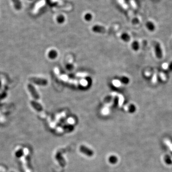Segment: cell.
Listing matches in <instances>:
<instances>
[{"mask_svg":"<svg viewBox=\"0 0 172 172\" xmlns=\"http://www.w3.org/2000/svg\"><path fill=\"white\" fill-rule=\"evenodd\" d=\"M138 22H139V20H138V19H137V18H134V19H133V21H132V23H133V24H138Z\"/></svg>","mask_w":172,"mask_h":172,"instance_id":"obj_16","label":"cell"},{"mask_svg":"<svg viewBox=\"0 0 172 172\" xmlns=\"http://www.w3.org/2000/svg\"><path fill=\"white\" fill-rule=\"evenodd\" d=\"M27 88L28 90L31 94L32 97L35 100H39L40 98V96L38 92L37 91L36 89L34 87V86L31 84H28L27 85Z\"/></svg>","mask_w":172,"mask_h":172,"instance_id":"obj_2","label":"cell"},{"mask_svg":"<svg viewBox=\"0 0 172 172\" xmlns=\"http://www.w3.org/2000/svg\"><path fill=\"white\" fill-rule=\"evenodd\" d=\"M13 4L14 7L16 10H20L22 8V5L20 0H12Z\"/></svg>","mask_w":172,"mask_h":172,"instance_id":"obj_5","label":"cell"},{"mask_svg":"<svg viewBox=\"0 0 172 172\" xmlns=\"http://www.w3.org/2000/svg\"><path fill=\"white\" fill-rule=\"evenodd\" d=\"M48 57L51 59L55 58L57 56V53L55 50H51L48 54Z\"/></svg>","mask_w":172,"mask_h":172,"instance_id":"obj_8","label":"cell"},{"mask_svg":"<svg viewBox=\"0 0 172 172\" xmlns=\"http://www.w3.org/2000/svg\"><path fill=\"white\" fill-rule=\"evenodd\" d=\"M121 38L125 41H128L130 39V37L127 34H123L121 36Z\"/></svg>","mask_w":172,"mask_h":172,"instance_id":"obj_11","label":"cell"},{"mask_svg":"<svg viewBox=\"0 0 172 172\" xmlns=\"http://www.w3.org/2000/svg\"><path fill=\"white\" fill-rule=\"evenodd\" d=\"M56 21L58 23H60V24L62 23L65 21V18L63 15H60L56 18Z\"/></svg>","mask_w":172,"mask_h":172,"instance_id":"obj_10","label":"cell"},{"mask_svg":"<svg viewBox=\"0 0 172 172\" xmlns=\"http://www.w3.org/2000/svg\"><path fill=\"white\" fill-rule=\"evenodd\" d=\"M129 79H128L127 77H124L122 79V81L125 83H127L129 82Z\"/></svg>","mask_w":172,"mask_h":172,"instance_id":"obj_15","label":"cell"},{"mask_svg":"<svg viewBox=\"0 0 172 172\" xmlns=\"http://www.w3.org/2000/svg\"><path fill=\"white\" fill-rule=\"evenodd\" d=\"M1 81H0V88H1Z\"/></svg>","mask_w":172,"mask_h":172,"instance_id":"obj_17","label":"cell"},{"mask_svg":"<svg viewBox=\"0 0 172 172\" xmlns=\"http://www.w3.org/2000/svg\"><path fill=\"white\" fill-rule=\"evenodd\" d=\"M154 51L157 58L161 59L163 57V51L159 43L157 42L154 44Z\"/></svg>","mask_w":172,"mask_h":172,"instance_id":"obj_3","label":"cell"},{"mask_svg":"<svg viewBox=\"0 0 172 172\" xmlns=\"http://www.w3.org/2000/svg\"><path fill=\"white\" fill-rule=\"evenodd\" d=\"M146 26L148 30L151 32L154 31L155 29V25L153 24V23L151 21H149L146 23Z\"/></svg>","mask_w":172,"mask_h":172,"instance_id":"obj_6","label":"cell"},{"mask_svg":"<svg viewBox=\"0 0 172 172\" xmlns=\"http://www.w3.org/2000/svg\"><path fill=\"white\" fill-rule=\"evenodd\" d=\"M29 80L34 84L40 86H46L48 84V81L44 79L39 77H32L29 79Z\"/></svg>","mask_w":172,"mask_h":172,"instance_id":"obj_1","label":"cell"},{"mask_svg":"<svg viewBox=\"0 0 172 172\" xmlns=\"http://www.w3.org/2000/svg\"><path fill=\"white\" fill-rule=\"evenodd\" d=\"M127 1H129V0H127Z\"/></svg>","mask_w":172,"mask_h":172,"instance_id":"obj_19","label":"cell"},{"mask_svg":"<svg viewBox=\"0 0 172 172\" xmlns=\"http://www.w3.org/2000/svg\"><path fill=\"white\" fill-rule=\"evenodd\" d=\"M130 111L131 112H134L135 111V107L133 105H131L130 107Z\"/></svg>","mask_w":172,"mask_h":172,"instance_id":"obj_13","label":"cell"},{"mask_svg":"<svg viewBox=\"0 0 172 172\" xmlns=\"http://www.w3.org/2000/svg\"><path fill=\"white\" fill-rule=\"evenodd\" d=\"M92 18V15L90 13H89L86 14L85 15V20H86V21H89L91 20Z\"/></svg>","mask_w":172,"mask_h":172,"instance_id":"obj_12","label":"cell"},{"mask_svg":"<svg viewBox=\"0 0 172 172\" xmlns=\"http://www.w3.org/2000/svg\"><path fill=\"white\" fill-rule=\"evenodd\" d=\"M132 48L134 50L137 51L139 48V44L137 41H134L132 44Z\"/></svg>","mask_w":172,"mask_h":172,"instance_id":"obj_9","label":"cell"},{"mask_svg":"<svg viewBox=\"0 0 172 172\" xmlns=\"http://www.w3.org/2000/svg\"><path fill=\"white\" fill-rule=\"evenodd\" d=\"M169 72H172V61H171L170 64L168 65V68H167Z\"/></svg>","mask_w":172,"mask_h":172,"instance_id":"obj_14","label":"cell"},{"mask_svg":"<svg viewBox=\"0 0 172 172\" xmlns=\"http://www.w3.org/2000/svg\"><path fill=\"white\" fill-rule=\"evenodd\" d=\"M30 104L32 105V107L35 108L36 110L38 112H40L42 110H43L42 107L39 103L37 102L36 101H31L30 102Z\"/></svg>","mask_w":172,"mask_h":172,"instance_id":"obj_4","label":"cell"},{"mask_svg":"<svg viewBox=\"0 0 172 172\" xmlns=\"http://www.w3.org/2000/svg\"><path fill=\"white\" fill-rule=\"evenodd\" d=\"M92 29L94 32H99V33H104L106 31L105 29L103 27L101 26H98V25L94 26L92 28Z\"/></svg>","mask_w":172,"mask_h":172,"instance_id":"obj_7","label":"cell"},{"mask_svg":"<svg viewBox=\"0 0 172 172\" xmlns=\"http://www.w3.org/2000/svg\"><path fill=\"white\" fill-rule=\"evenodd\" d=\"M29 1H32V0H29Z\"/></svg>","mask_w":172,"mask_h":172,"instance_id":"obj_18","label":"cell"}]
</instances>
